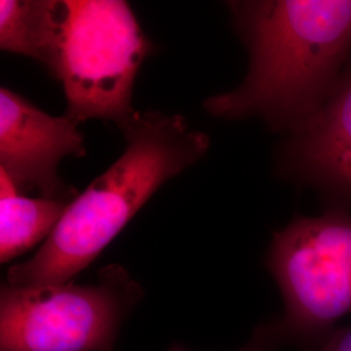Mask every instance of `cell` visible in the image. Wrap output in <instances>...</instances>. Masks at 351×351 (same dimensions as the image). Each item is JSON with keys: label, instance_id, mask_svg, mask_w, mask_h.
<instances>
[{"label": "cell", "instance_id": "1", "mask_svg": "<svg viewBox=\"0 0 351 351\" xmlns=\"http://www.w3.org/2000/svg\"><path fill=\"white\" fill-rule=\"evenodd\" d=\"M249 52L236 88L203 101L224 120L256 117L285 136L324 107L351 59V0H246L226 3Z\"/></svg>", "mask_w": 351, "mask_h": 351}, {"label": "cell", "instance_id": "2", "mask_svg": "<svg viewBox=\"0 0 351 351\" xmlns=\"http://www.w3.org/2000/svg\"><path fill=\"white\" fill-rule=\"evenodd\" d=\"M125 151L71 202L34 256L8 269L12 287L71 282L88 268L169 178L199 162L208 136L180 114L136 113L119 128Z\"/></svg>", "mask_w": 351, "mask_h": 351}, {"label": "cell", "instance_id": "3", "mask_svg": "<svg viewBox=\"0 0 351 351\" xmlns=\"http://www.w3.org/2000/svg\"><path fill=\"white\" fill-rule=\"evenodd\" d=\"M63 33L55 80L63 85L65 116L124 125L136 113L133 88L154 51L124 0H64Z\"/></svg>", "mask_w": 351, "mask_h": 351}, {"label": "cell", "instance_id": "4", "mask_svg": "<svg viewBox=\"0 0 351 351\" xmlns=\"http://www.w3.org/2000/svg\"><path fill=\"white\" fill-rule=\"evenodd\" d=\"M143 289L123 265L97 284L66 282L0 290V351H113Z\"/></svg>", "mask_w": 351, "mask_h": 351}, {"label": "cell", "instance_id": "5", "mask_svg": "<svg viewBox=\"0 0 351 351\" xmlns=\"http://www.w3.org/2000/svg\"><path fill=\"white\" fill-rule=\"evenodd\" d=\"M265 268L284 301V315L274 319L281 346L301 348L330 330L351 314L350 213L295 216L274 234Z\"/></svg>", "mask_w": 351, "mask_h": 351}, {"label": "cell", "instance_id": "6", "mask_svg": "<svg viewBox=\"0 0 351 351\" xmlns=\"http://www.w3.org/2000/svg\"><path fill=\"white\" fill-rule=\"evenodd\" d=\"M86 155L78 125L51 116L17 93L0 90V169L20 191L37 190L42 198L71 203L78 195L59 176L66 156Z\"/></svg>", "mask_w": 351, "mask_h": 351}, {"label": "cell", "instance_id": "7", "mask_svg": "<svg viewBox=\"0 0 351 351\" xmlns=\"http://www.w3.org/2000/svg\"><path fill=\"white\" fill-rule=\"evenodd\" d=\"M276 172L315 190L326 210H350L351 59L324 107L280 146Z\"/></svg>", "mask_w": 351, "mask_h": 351}, {"label": "cell", "instance_id": "8", "mask_svg": "<svg viewBox=\"0 0 351 351\" xmlns=\"http://www.w3.org/2000/svg\"><path fill=\"white\" fill-rule=\"evenodd\" d=\"M64 13V0H1L0 49L34 59L55 77Z\"/></svg>", "mask_w": 351, "mask_h": 351}, {"label": "cell", "instance_id": "9", "mask_svg": "<svg viewBox=\"0 0 351 351\" xmlns=\"http://www.w3.org/2000/svg\"><path fill=\"white\" fill-rule=\"evenodd\" d=\"M68 204L24 197L0 169V262L8 263L49 239Z\"/></svg>", "mask_w": 351, "mask_h": 351}, {"label": "cell", "instance_id": "10", "mask_svg": "<svg viewBox=\"0 0 351 351\" xmlns=\"http://www.w3.org/2000/svg\"><path fill=\"white\" fill-rule=\"evenodd\" d=\"M281 345L277 339L274 320L262 322L252 332V336L245 346L237 351H275L280 349ZM168 351H190L182 345L173 343Z\"/></svg>", "mask_w": 351, "mask_h": 351}, {"label": "cell", "instance_id": "11", "mask_svg": "<svg viewBox=\"0 0 351 351\" xmlns=\"http://www.w3.org/2000/svg\"><path fill=\"white\" fill-rule=\"evenodd\" d=\"M301 351H351V326L332 328L304 343Z\"/></svg>", "mask_w": 351, "mask_h": 351}]
</instances>
